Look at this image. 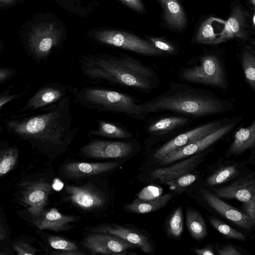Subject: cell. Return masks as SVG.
Masks as SVG:
<instances>
[{
    "instance_id": "6da1fadb",
    "label": "cell",
    "mask_w": 255,
    "mask_h": 255,
    "mask_svg": "<svg viewBox=\"0 0 255 255\" xmlns=\"http://www.w3.org/2000/svg\"><path fill=\"white\" fill-rule=\"evenodd\" d=\"M7 129L29 141L60 151L70 144L80 127H73L70 99L67 95L37 115L6 120Z\"/></svg>"
},
{
    "instance_id": "7a4b0ae2",
    "label": "cell",
    "mask_w": 255,
    "mask_h": 255,
    "mask_svg": "<svg viewBox=\"0 0 255 255\" xmlns=\"http://www.w3.org/2000/svg\"><path fill=\"white\" fill-rule=\"evenodd\" d=\"M81 70L89 80L149 93L156 89L159 78L150 66L126 54L119 57L89 55L80 61Z\"/></svg>"
},
{
    "instance_id": "3957f363",
    "label": "cell",
    "mask_w": 255,
    "mask_h": 255,
    "mask_svg": "<svg viewBox=\"0 0 255 255\" xmlns=\"http://www.w3.org/2000/svg\"><path fill=\"white\" fill-rule=\"evenodd\" d=\"M140 104L147 116L167 111L193 119L223 114L235 108L232 101L218 96L211 90L178 82L171 83L166 91Z\"/></svg>"
},
{
    "instance_id": "277c9868",
    "label": "cell",
    "mask_w": 255,
    "mask_h": 255,
    "mask_svg": "<svg viewBox=\"0 0 255 255\" xmlns=\"http://www.w3.org/2000/svg\"><path fill=\"white\" fill-rule=\"evenodd\" d=\"M76 103L98 113L123 114L136 120L145 121L147 116L137 99L114 90L93 86L71 90Z\"/></svg>"
},
{
    "instance_id": "5b68a950",
    "label": "cell",
    "mask_w": 255,
    "mask_h": 255,
    "mask_svg": "<svg viewBox=\"0 0 255 255\" xmlns=\"http://www.w3.org/2000/svg\"><path fill=\"white\" fill-rule=\"evenodd\" d=\"M179 79L184 82L202 84L226 91L229 82L225 65L219 55L202 54L191 60L178 72Z\"/></svg>"
},
{
    "instance_id": "8992f818",
    "label": "cell",
    "mask_w": 255,
    "mask_h": 255,
    "mask_svg": "<svg viewBox=\"0 0 255 255\" xmlns=\"http://www.w3.org/2000/svg\"><path fill=\"white\" fill-rule=\"evenodd\" d=\"M94 39L104 44L121 48L147 56H160L165 53L157 49L150 42L133 34L122 31L103 30L96 31Z\"/></svg>"
},
{
    "instance_id": "52a82bcc",
    "label": "cell",
    "mask_w": 255,
    "mask_h": 255,
    "mask_svg": "<svg viewBox=\"0 0 255 255\" xmlns=\"http://www.w3.org/2000/svg\"><path fill=\"white\" fill-rule=\"evenodd\" d=\"M242 119V116L230 119L226 123L214 132L169 153L158 161L160 164H170L202 152L227 134L240 123Z\"/></svg>"
},
{
    "instance_id": "ba28073f",
    "label": "cell",
    "mask_w": 255,
    "mask_h": 255,
    "mask_svg": "<svg viewBox=\"0 0 255 255\" xmlns=\"http://www.w3.org/2000/svg\"><path fill=\"white\" fill-rule=\"evenodd\" d=\"M61 31L55 25L42 22L33 26L29 34L28 47L35 59L46 58L60 41Z\"/></svg>"
},
{
    "instance_id": "9c48e42d",
    "label": "cell",
    "mask_w": 255,
    "mask_h": 255,
    "mask_svg": "<svg viewBox=\"0 0 255 255\" xmlns=\"http://www.w3.org/2000/svg\"><path fill=\"white\" fill-rule=\"evenodd\" d=\"M136 144L133 137L126 140L94 139L82 147L80 152L91 158H124L129 156L134 151Z\"/></svg>"
},
{
    "instance_id": "30bf717a",
    "label": "cell",
    "mask_w": 255,
    "mask_h": 255,
    "mask_svg": "<svg viewBox=\"0 0 255 255\" xmlns=\"http://www.w3.org/2000/svg\"><path fill=\"white\" fill-rule=\"evenodd\" d=\"M229 120L225 119L211 121L177 135L157 149L153 154V158L159 161L169 153L214 132Z\"/></svg>"
},
{
    "instance_id": "8fae6325",
    "label": "cell",
    "mask_w": 255,
    "mask_h": 255,
    "mask_svg": "<svg viewBox=\"0 0 255 255\" xmlns=\"http://www.w3.org/2000/svg\"><path fill=\"white\" fill-rule=\"evenodd\" d=\"M193 119L187 116H170L155 117L146 123L144 130L148 136V142H155L162 138L180 131L189 126Z\"/></svg>"
},
{
    "instance_id": "7c38bea8",
    "label": "cell",
    "mask_w": 255,
    "mask_h": 255,
    "mask_svg": "<svg viewBox=\"0 0 255 255\" xmlns=\"http://www.w3.org/2000/svg\"><path fill=\"white\" fill-rule=\"evenodd\" d=\"M83 244L93 255H126L125 252L128 249L135 247L120 238L100 233L89 235Z\"/></svg>"
},
{
    "instance_id": "4fadbf2b",
    "label": "cell",
    "mask_w": 255,
    "mask_h": 255,
    "mask_svg": "<svg viewBox=\"0 0 255 255\" xmlns=\"http://www.w3.org/2000/svg\"><path fill=\"white\" fill-rule=\"evenodd\" d=\"M50 184L42 180L31 181L24 184L21 200L28 207V211L33 218L44 210L51 191Z\"/></svg>"
},
{
    "instance_id": "5bb4252c",
    "label": "cell",
    "mask_w": 255,
    "mask_h": 255,
    "mask_svg": "<svg viewBox=\"0 0 255 255\" xmlns=\"http://www.w3.org/2000/svg\"><path fill=\"white\" fill-rule=\"evenodd\" d=\"M234 37L227 21L211 16L201 24L195 40L199 44H217Z\"/></svg>"
},
{
    "instance_id": "9a60e30c",
    "label": "cell",
    "mask_w": 255,
    "mask_h": 255,
    "mask_svg": "<svg viewBox=\"0 0 255 255\" xmlns=\"http://www.w3.org/2000/svg\"><path fill=\"white\" fill-rule=\"evenodd\" d=\"M64 190L69 200L76 206L85 210H91L103 207L106 203L104 194L89 185H67Z\"/></svg>"
},
{
    "instance_id": "2e32d148",
    "label": "cell",
    "mask_w": 255,
    "mask_h": 255,
    "mask_svg": "<svg viewBox=\"0 0 255 255\" xmlns=\"http://www.w3.org/2000/svg\"><path fill=\"white\" fill-rule=\"evenodd\" d=\"M201 192L208 204L226 219L246 230H250L254 226L255 222L245 212L228 204L209 191L202 189Z\"/></svg>"
},
{
    "instance_id": "e0dca14e",
    "label": "cell",
    "mask_w": 255,
    "mask_h": 255,
    "mask_svg": "<svg viewBox=\"0 0 255 255\" xmlns=\"http://www.w3.org/2000/svg\"><path fill=\"white\" fill-rule=\"evenodd\" d=\"M205 156L204 153L199 152L171 166L155 169L150 172V176L152 179L165 184L196 168L203 161Z\"/></svg>"
},
{
    "instance_id": "ac0fdd59",
    "label": "cell",
    "mask_w": 255,
    "mask_h": 255,
    "mask_svg": "<svg viewBox=\"0 0 255 255\" xmlns=\"http://www.w3.org/2000/svg\"><path fill=\"white\" fill-rule=\"evenodd\" d=\"M68 90L67 87L62 84L46 85L39 89L19 112L38 110L55 104L67 96Z\"/></svg>"
},
{
    "instance_id": "d6986e66",
    "label": "cell",
    "mask_w": 255,
    "mask_h": 255,
    "mask_svg": "<svg viewBox=\"0 0 255 255\" xmlns=\"http://www.w3.org/2000/svg\"><path fill=\"white\" fill-rule=\"evenodd\" d=\"M92 231L122 239L139 248L145 253L151 254L153 251L152 244L146 236L130 228L119 225H106L95 228Z\"/></svg>"
},
{
    "instance_id": "ffe728a7",
    "label": "cell",
    "mask_w": 255,
    "mask_h": 255,
    "mask_svg": "<svg viewBox=\"0 0 255 255\" xmlns=\"http://www.w3.org/2000/svg\"><path fill=\"white\" fill-rule=\"evenodd\" d=\"M214 194L219 198L246 202L255 195V179L251 176L242 177L230 185L215 189Z\"/></svg>"
},
{
    "instance_id": "44dd1931",
    "label": "cell",
    "mask_w": 255,
    "mask_h": 255,
    "mask_svg": "<svg viewBox=\"0 0 255 255\" xmlns=\"http://www.w3.org/2000/svg\"><path fill=\"white\" fill-rule=\"evenodd\" d=\"M118 165V163L114 162H73L65 164L63 171L66 177L78 179L108 172L115 169Z\"/></svg>"
},
{
    "instance_id": "7402d4cb",
    "label": "cell",
    "mask_w": 255,
    "mask_h": 255,
    "mask_svg": "<svg viewBox=\"0 0 255 255\" xmlns=\"http://www.w3.org/2000/svg\"><path fill=\"white\" fill-rule=\"evenodd\" d=\"M75 220L72 216L62 214L54 208L44 210L34 218V225L40 230L48 229L54 232L66 231L70 227L69 224Z\"/></svg>"
},
{
    "instance_id": "603a6c76",
    "label": "cell",
    "mask_w": 255,
    "mask_h": 255,
    "mask_svg": "<svg viewBox=\"0 0 255 255\" xmlns=\"http://www.w3.org/2000/svg\"><path fill=\"white\" fill-rule=\"evenodd\" d=\"M255 146V121L247 127L236 131L228 150L231 154L239 155Z\"/></svg>"
},
{
    "instance_id": "cb8c5ba5",
    "label": "cell",
    "mask_w": 255,
    "mask_h": 255,
    "mask_svg": "<svg viewBox=\"0 0 255 255\" xmlns=\"http://www.w3.org/2000/svg\"><path fill=\"white\" fill-rule=\"evenodd\" d=\"M98 128L88 131L91 135L111 138L128 139L133 137V134L127 128L119 124L105 120L98 121Z\"/></svg>"
},
{
    "instance_id": "d4e9b609",
    "label": "cell",
    "mask_w": 255,
    "mask_h": 255,
    "mask_svg": "<svg viewBox=\"0 0 255 255\" xmlns=\"http://www.w3.org/2000/svg\"><path fill=\"white\" fill-rule=\"evenodd\" d=\"M164 11V17L171 27L181 30L186 24L184 10L177 0H158Z\"/></svg>"
},
{
    "instance_id": "484cf974",
    "label": "cell",
    "mask_w": 255,
    "mask_h": 255,
    "mask_svg": "<svg viewBox=\"0 0 255 255\" xmlns=\"http://www.w3.org/2000/svg\"><path fill=\"white\" fill-rule=\"evenodd\" d=\"M172 198V194L168 193L149 200L136 198L127 205L125 208L129 212L138 214L150 213L164 207Z\"/></svg>"
},
{
    "instance_id": "4316f807",
    "label": "cell",
    "mask_w": 255,
    "mask_h": 255,
    "mask_svg": "<svg viewBox=\"0 0 255 255\" xmlns=\"http://www.w3.org/2000/svg\"><path fill=\"white\" fill-rule=\"evenodd\" d=\"M186 222L191 236L196 240L204 239L208 234L207 228L204 218L197 210L187 208Z\"/></svg>"
},
{
    "instance_id": "83f0119b",
    "label": "cell",
    "mask_w": 255,
    "mask_h": 255,
    "mask_svg": "<svg viewBox=\"0 0 255 255\" xmlns=\"http://www.w3.org/2000/svg\"><path fill=\"white\" fill-rule=\"evenodd\" d=\"M243 73L246 83L255 91V53L252 50L245 49L241 57Z\"/></svg>"
},
{
    "instance_id": "f1b7e54d",
    "label": "cell",
    "mask_w": 255,
    "mask_h": 255,
    "mask_svg": "<svg viewBox=\"0 0 255 255\" xmlns=\"http://www.w3.org/2000/svg\"><path fill=\"white\" fill-rule=\"evenodd\" d=\"M227 22L234 37L242 39L247 38L248 34L246 30L245 19L243 11L240 6H236L234 8Z\"/></svg>"
},
{
    "instance_id": "f546056e",
    "label": "cell",
    "mask_w": 255,
    "mask_h": 255,
    "mask_svg": "<svg viewBox=\"0 0 255 255\" xmlns=\"http://www.w3.org/2000/svg\"><path fill=\"white\" fill-rule=\"evenodd\" d=\"M239 173L235 164L223 166L208 177L206 183L209 186L221 184L237 176Z\"/></svg>"
},
{
    "instance_id": "4dcf8cb0",
    "label": "cell",
    "mask_w": 255,
    "mask_h": 255,
    "mask_svg": "<svg viewBox=\"0 0 255 255\" xmlns=\"http://www.w3.org/2000/svg\"><path fill=\"white\" fill-rule=\"evenodd\" d=\"M168 235L174 238L181 236L183 231L182 209L178 206L169 216L166 223Z\"/></svg>"
},
{
    "instance_id": "1f68e13d",
    "label": "cell",
    "mask_w": 255,
    "mask_h": 255,
    "mask_svg": "<svg viewBox=\"0 0 255 255\" xmlns=\"http://www.w3.org/2000/svg\"><path fill=\"white\" fill-rule=\"evenodd\" d=\"M18 150L15 147H9L0 151V177L8 173L16 165Z\"/></svg>"
},
{
    "instance_id": "d6a6232c",
    "label": "cell",
    "mask_w": 255,
    "mask_h": 255,
    "mask_svg": "<svg viewBox=\"0 0 255 255\" xmlns=\"http://www.w3.org/2000/svg\"><path fill=\"white\" fill-rule=\"evenodd\" d=\"M209 220L215 229L228 238L241 241H246L244 235L221 220L212 216L209 217Z\"/></svg>"
},
{
    "instance_id": "836d02e7",
    "label": "cell",
    "mask_w": 255,
    "mask_h": 255,
    "mask_svg": "<svg viewBox=\"0 0 255 255\" xmlns=\"http://www.w3.org/2000/svg\"><path fill=\"white\" fill-rule=\"evenodd\" d=\"M197 179V175L190 172L184 174L178 178L166 182L164 184L170 187L175 192L180 194L187 186L194 183Z\"/></svg>"
},
{
    "instance_id": "e575fe53",
    "label": "cell",
    "mask_w": 255,
    "mask_h": 255,
    "mask_svg": "<svg viewBox=\"0 0 255 255\" xmlns=\"http://www.w3.org/2000/svg\"><path fill=\"white\" fill-rule=\"evenodd\" d=\"M49 245L58 251L78 250L77 245L73 242L58 236H50L48 238Z\"/></svg>"
},
{
    "instance_id": "d590c367",
    "label": "cell",
    "mask_w": 255,
    "mask_h": 255,
    "mask_svg": "<svg viewBox=\"0 0 255 255\" xmlns=\"http://www.w3.org/2000/svg\"><path fill=\"white\" fill-rule=\"evenodd\" d=\"M148 39L157 49L165 54H173L176 52L174 45L162 38L149 36Z\"/></svg>"
},
{
    "instance_id": "8d00e7d4",
    "label": "cell",
    "mask_w": 255,
    "mask_h": 255,
    "mask_svg": "<svg viewBox=\"0 0 255 255\" xmlns=\"http://www.w3.org/2000/svg\"><path fill=\"white\" fill-rule=\"evenodd\" d=\"M161 189L156 186H148L143 188L138 193L137 198L149 200L156 198L161 194Z\"/></svg>"
},
{
    "instance_id": "74e56055",
    "label": "cell",
    "mask_w": 255,
    "mask_h": 255,
    "mask_svg": "<svg viewBox=\"0 0 255 255\" xmlns=\"http://www.w3.org/2000/svg\"><path fill=\"white\" fill-rule=\"evenodd\" d=\"M13 248L18 255H34L37 252L36 249L23 241L17 242L14 244Z\"/></svg>"
},
{
    "instance_id": "f35d334b",
    "label": "cell",
    "mask_w": 255,
    "mask_h": 255,
    "mask_svg": "<svg viewBox=\"0 0 255 255\" xmlns=\"http://www.w3.org/2000/svg\"><path fill=\"white\" fill-rule=\"evenodd\" d=\"M245 213L255 222V195L248 201L243 202Z\"/></svg>"
},
{
    "instance_id": "ab89813d",
    "label": "cell",
    "mask_w": 255,
    "mask_h": 255,
    "mask_svg": "<svg viewBox=\"0 0 255 255\" xmlns=\"http://www.w3.org/2000/svg\"><path fill=\"white\" fill-rule=\"evenodd\" d=\"M219 255H243L235 247L231 245H225L217 248Z\"/></svg>"
},
{
    "instance_id": "60d3db41",
    "label": "cell",
    "mask_w": 255,
    "mask_h": 255,
    "mask_svg": "<svg viewBox=\"0 0 255 255\" xmlns=\"http://www.w3.org/2000/svg\"><path fill=\"white\" fill-rule=\"evenodd\" d=\"M123 3L138 12H142L144 6L141 0H120Z\"/></svg>"
},
{
    "instance_id": "b9f144b4",
    "label": "cell",
    "mask_w": 255,
    "mask_h": 255,
    "mask_svg": "<svg viewBox=\"0 0 255 255\" xmlns=\"http://www.w3.org/2000/svg\"><path fill=\"white\" fill-rule=\"evenodd\" d=\"M22 93H18L15 94H9V93L2 94L0 95V110L6 104L18 99L22 95Z\"/></svg>"
},
{
    "instance_id": "7bdbcfd3",
    "label": "cell",
    "mask_w": 255,
    "mask_h": 255,
    "mask_svg": "<svg viewBox=\"0 0 255 255\" xmlns=\"http://www.w3.org/2000/svg\"><path fill=\"white\" fill-rule=\"evenodd\" d=\"M14 69L9 68H0V83L12 77L15 73Z\"/></svg>"
},
{
    "instance_id": "ee69618b",
    "label": "cell",
    "mask_w": 255,
    "mask_h": 255,
    "mask_svg": "<svg viewBox=\"0 0 255 255\" xmlns=\"http://www.w3.org/2000/svg\"><path fill=\"white\" fill-rule=\"evenodd\" d=\"M193 252L199 255H214L213 248L211 246H207L202 249H194Z\"/></svg>"
},
{
    "instance_id": "f6af8a7d",
    "label": "cell",
    "mask_w": 255,
    "mask_h": 255,
    "mask_svg": "<svg viewBox=\"0 0 255 255\" xmlns=\"http://www.w3.org/2000/svg\"><path fill=\"white\" fill-rule=\"evenodd\" d=\"M53 254L56 255H85V254L78 250H64L54 252Z\"/></svg>"
},
{
    "instance_id": "bcb514c9",
    "label": "cell",
    "mask_w": 255,
    "mask_h": 255,
    "mask_svg": "<svg viewBox=\"0 0 255 255\" xmlns=\"http://www.w3.org/2000/svg\"><path fill=\"white\" fill-rule=\"evenodd\" d=\"M6 237V234L2 226L0 223V240H2L4 239Z\"/></svg>"
},
{
    "instance_id": "7dc6e473",
    "label": "cell",
    "mask_w": 255,
    "mask_h": 255,
    "mask_svg": "<svg viewBox=\"0 0 255 255\" xmlns=\"http://www.w3.org/2000/svg\"><path fill=\"white\" fill-rule=\"evenodd\" d=\"M18 0H0V4H7L14 2Z\"/></svg>"
},
{
    "instance_id": "c3c4849f",
    "label": "cell",
    "mask_w": 255,
    "mask_h": 255,
    "mask_svg": "<svg viewBox=\"0 0 255 255\" xmlns=\"http://www.w3.org/2000/svg\"><path fill=\"white\" fill-rule=\"evenodd\" d=\"M7 254L0 251V255H7Z\"/></svg>"
},
{
    "instance_id": "681fc988",
    "label": "cell",
    "mask_w": 255,
    "mask_h": 255,
    "mask_svg": "<svg viewBox=\"0 0 255 255\" xmlns=\"http://www.w3.org/2000/svg\"><path fill=\"white\" fill-rule=\"evenodd\" d=\"M255 14L253 16V24L255 25Z\"/></svg>"
},
{
    "instance_id": "f907efd6",
    "label": "cell",
    "mask_w": 255,
    "mask_h": 255,
    "mask_svg": "<svg viewBox=\"0 0 255 255\" xmlns=\"http://www.w3.org/2000/svg\"><path fill=\"white\" fill-rule=\"evenodd\" d=\"M251 3H252V4L253 5L255 4V0H251Z\"/></svg>"
},
{
    "instance_id": "816d5d0a",
    "label": "cell",
    "mask_w": 255,
    "mask_h": 255,
    "mask_svg": "<svg viewBox=\"0 0 255 255\" xmlns=\"http://www.w3.org/2000/svg\"><path fill=\"white\" fill-rule=\"evenodd\" d=\"M1 129H2V128H1V127L0 126V132L1 131Z\"/></svg>"
}]
</instances>
